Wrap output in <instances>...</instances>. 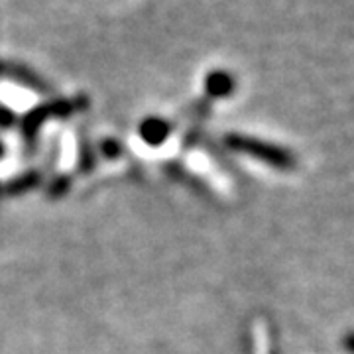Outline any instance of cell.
<instances>
[{
  "label": "cell",
  "instance_id": "277c9868",
  "mask_svg": "<svg viewBox=\"0 0 354 354\" xmlns=\"http://www.w3.org/2000/svg\"><path fill=\"white\" fill-rule=\"evenodd\" d=\"M169 132H171V127H169L165 120L158 118V116L146 118V120L140 124V134H142V138L146 140L148 144H152V146L162 144V142L169 136Z\"/></svg>",
  "mask_w": 354,
  "mask_h": 354
},
{
  "label": "cell",
  "instance_id": "52a82bcc",
  "mask_svg": "<svg viewBox=\"0 0 354 354\" xmlns=\"http://www.w3.org/2000/svg\"><path fill=\"white\" fill-rule=\"evenodd\" d=\"M2 153H4V146L0 144V156H2Z\"/></svg>",
  "mask_w": 354,
  "mask_h": 354
},
{
  "label": "cell",
  "instance_id": "8992f818",
  "mask_svg": "<svg viewBox=\"0 0 354 354\" xmlns=\"http://www.w3.org/2000/svg\"><path fill=\"white\" fill-rule=\"evenodd\" d=\"M14 120V114L10 111H6V109H0V124L2 127H8V124H12Z\"/></svg>",
  "mask_w": 354,
  "mask_h": 354
},
{
  "label": "cell",
  "instance_id": "7a4b0ae2",
  "mask_svg": "<svg viewBox=\"0 0 354 354\" xmlns=\"http://www.w3.org/2000/svg\"><path fill=\"white\" fill-rule=\"evenodd\" d=\"M79 106H83V102L55 101L50 102V104H44V106H38V109H34L32 113L26 116L22 128H24V132L28 136H34L36 130H38L48 118H53V116H67V114L75 113Z\"/></svg>",
  "mask_w": 354,
  "mask_h": 354
},
{
  "label": "cell",
  "instance_id": "3957f363",
  "mask_svg": "<svg viewBox=\"0 0 354 354\" xmlns=\"http://www.w3.org/2000/svg\"><path fill=\"white\" fill-rule=\"evenodd\" d=\"M205 88L209 97L223 99L234 91V77L227 71H211L205 79Z\"/></svg>",
  "mask_w": 354,
  "mask_h": 354
},
{
  "label": "cell",
  "instance_id": "6da1fadb",
  "mask_svg": "<svg viewBox=\"0 0 354 354\" xmlns=\"http://www.w3.org/2000/svg\"><path fill=\"white\" fill-rule=\"evenodd\" d=\"M227 146L232 152L252 156L256 160H262L276 169H291L295 165V160L290 152H286L283 148L274 146L270 142H264V140H256L250 136H228Z\"/></svg>",
  "mask_w": 354,
  "mask_h": 354
},
{
  "label": "cell",
  "instance_id": "5b68a950",
  "mask_svg": "<svg viewBox=\"0 0 354 354\" xmlns=\"http://www.w3.org/2000/svg\"><path fill=\"white\" fill-rule=\"evenodd\" d=\"M0 73H2V75H10L12 79H18V81H22V83H26V85H30L32 88L48 91V88H46V83H44L41 79H38L34 73H30L28 69L20 67V65H0Z\"/></svg>",
  "mask_w": 354,
  "mask_h": 354
}]
</instances>
